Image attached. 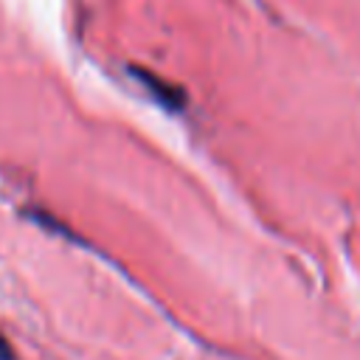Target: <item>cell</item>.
<instances>
[{
  "mask_svg": "<svg viewBox=\"0 0 360 360\" xmlns=\"http://www.w3.org/2000/svg\"><path fill=\"white\" fill-rule=\"evenodd\" d=\"M149 87H152V93L160 98V104L163 107H169V110H183V104H186V96H183V90L180 87H169V84H163L160 79H155V76H149V73H141V70H135Z\"/></svg>",
  "mask_w": 360,
  "mask_h": 360,
  "instance_id": "cell-1",
  "label": "cell"
},
{
  "mask_svg": "<svg viewBox=\"0 0 360 360\" xmlns=\"http://www.w3.org/2000/svg\"><path fill=\"white\" fill-rule=\"evenodd\" d=\"M0 360H14V349L3 332H0Z\"/></svg>",
  "mask_w": 360,
  "mask_h": 360,
  "instance_id": "cell-2",
  "label": "cell"
}]
</instances>
